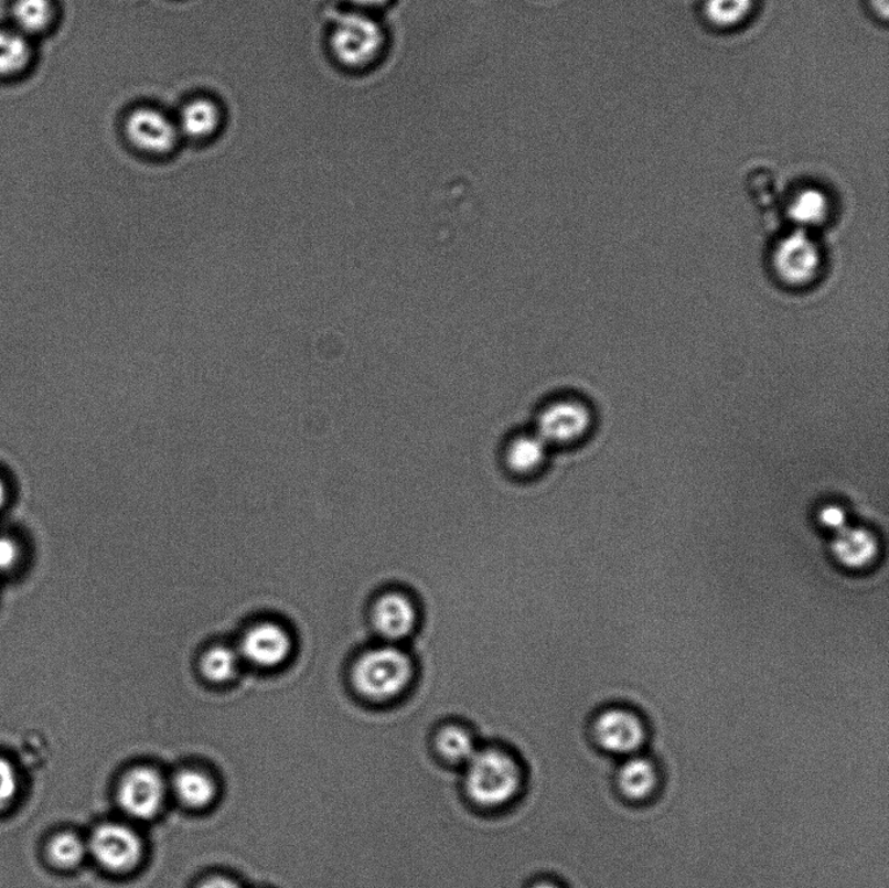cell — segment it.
<instances>
[{
    "label": "cell",
    "instance_id": "6da1fadb",
    "mask_svg": "<svg viewBox=\"0 0 889 888\" xmlns=\"http://www.w3.org/2000/svg\"><path fill=\"white\" fill-rule=\"evenodd\" d=\"M418 667L415 655L403 645L378 642L361 649L349 667L351 687L364 702L387 705L415 687Z\"/></svg>",
    "mask_w": 889,
    "mask_h": 888
},
{
    "label": "cell",
    "instance_id": "7a4b0ae2",
    "mask_svg": "<svg viewBox=\"0 0 889 888\" xmlns=\"http://www.w3.org/2000/svg\"><path fill=\"white\" fill-rule=\"evenodd\" d=\"M522 785V767L501 748H480L465 764V791L476 805H507L518 795Z\"/></svg>",
    "mask_w": 889,
    "mask_h": 888
},
{
    "label": "cell",
    "instance_id": "3957f363",
    "mask_svg": "<svg viewBox=\"0 0 889 888\" xmlns=\"http://www.w3.org/2000/svg\"><path fill=\"white\" fill-rule=\"evenodd\" d=\"M421 623V606L406 589H383L374 596L367 608L368 628L379 642L403 645L404 642L414 640Z\"/></svg>",
    "mask_w": 889,
    "mask_h": 888
},
{
    "label": "cell",
    "instance_id": "277c9868",
    "mask_svg": "<svg viewBox=\"0 0 889 888\" xmlns=\"http://www.w3.org/2000/svg\"><path fill=\"white\" fill-rule=\"evenodd\" d=\"M385 33L365 12H351L336 21L330 47L336 61L352 69L371 66L385 47Z\"/></svg>",
    "mask_w": 889,
    "mask_h": 888
},
{
    "label": "cell",
    "instance_id": "5b68a950",
    "mask_svg": "<svg viewBox=\"0 0 889 888\" xmlns=\"http://www.w3.org/2000/svg\"><path fill=\"white\" fill-rule=\"evenodd\" d=\"M772 269L790 287H804L818 276L822 255L818 245L804 231L780 239L771 256Z\"/></svg>",
    "mask_w": 889,
    "mask_h": 888
},
{
    "label": "cell",
    "instance_id": "8992f818",
    "mask_svg": "<svg viewBox=\"0 0 889 888\" xmlns=\"http://www.w3.org/2000/svg\"><path fill=\"white\" fill-rule=\"evenodd\" d=\"M126 137L141 153L164 157L173 153L180 140L176 121L154 107H139L129 113L125 125Z\"/></svg>",
    "mask_w": 889,
    "mask_h": 888
},
{
    "label": "cell",
    "instance_id": "52a82bcc",
    "mask_svg": "<svg viewBox=\"0 0 889 888\" xmlns=\"http://www.w3.org/2000/svg\"><path fill=\"white\" fill-rule=\"evenodd\" d=\"M236 648L243 662L256 668L275 670L291 656L293 640L286 627L264 620L249 627Z\"/></svg>",
    "mask_w": 889,
    "mask_h": 888
},
{
    "label": "cell",
    "instance_id": "ba28073f",
    "mask_svg": "<svg viewBox=\"0 0 889 888\" xmlns=\"http://www.w3.org/2000/svg\"><path fill=\"white\" fill-rule=\"evenodd\" d=\"M88 852L104 868L127 871L139 864L142 843L133 830L118 823H106L94 830L88 842Z\"/></svg>",
    "mask_w": 889,
    "mask_h": 888
},
{
    "label": "cell",
    "instance_id": "9c48e42d",
    "mask_svg": "<svg viewBox=\"0 0 889 888\" xmlns=\"http://www.w3.org/2000/svg\"><path fill=\"white\" fill-rule=\"evenodd\" d=\"M590 426L591 415L587 406L564 400L542 411L536 432L549 447H568L580 442Z\"/></svg>",
    "mask_w": 889,
    "mask_h": 888
},
{
    "label": "cell",
    "instance_id": "30bf717a",
    "mask_svg": "<svg viewBox=\"0 0 889 888\" xmlns=\"http://www.w3.org/2000/svg\"><path fill=\"white\" fill-rule=\"evenodd\" d=\"M165 785L153 769L139 768L122 778L118 790L120 807L137 820H150L161 811Z\"/></svg>",
    "mask_w": 889,
    "mask_h": 888
},
{
    "label": "cell",
    "instance_id": "8fae6325",
    "mask_svg": "<svg viewBox=\"0 0 889 888\" xmlns=\"http://www.w3.org/2000/svg\"><path fill=\"white\" fill-rule=\"evenodd\" d=\"M595 735L599 746L615 755L638 752L646 736L638 714L621 707H610L599 714L595 721Z\"/></svg>",
    "mask_w": 889,
    "mask_h": 888
},
{
    "label": "cell",
    "instance_id": "7c38bea8",
    "mask_svg": "<svg viewBox=\"0 0 889 888\" xmlns=\"http://www.w3.org/2000/svg\"><path fill=\"white\" fill-rule=\"evenodd\" d=\"M549 447L536 431L526 432L508 440L501 452L502 464L513 478L531 480L546 471Z\"/></svg>",
    "mask_w": 889,
    "mask_h": 888
},
{
    "label": "cell",
    "instance_id": "4fadbf2b",
    "mask_svg": "<svg viewBox=\"0 0 889 888\" xmlns=\"http://www.w3.org/2000/svg\"><path fill=\"white\" fill-rule=\"evenodd\" d=\"M879 544L876 534L864 526H845L834 534L831 553L845 568L858 570L869 567L877 559Z\"/></svg>",
    "mask_w": 889,
    "mask_h": 888
},
{
    "label": "cell",
    "instance_id": "5bb4252c",
    "mask_svg": "<svg viewBox=\"0 0 889 888\" xmlns=\"http://www.w3.org/2000/svg\"><path fill=\"white\" fill-rule=\"evenodd\" d=\"M222 110L215 100L201 97L186 103L176 121L179 132L192 140H206L219 131Z\"/></svg>",
    "mask_w": 889,
    "mask_h": 888
},
{
    "label": "cell",
    "instance_id": "9a60e30c",
    "mask_svg": "<svg viewBox=\"0 0 889 888\" xmlns=\"http://www.w3.org/2000/svg\"><path fill=\"white\" fill-rule=\"evenodd\" d=\"M619 789L628 799L641 801L647 799L657 785L655 764L647 758L632 757L620 768Z\"/></svg>",
    "mask_w": 889,
    "mask_h": 888
},
{
    "label": "cell",
    "instance_id": "2e32d148",
    "mask_svg": "<svg viewBox=\"0 0 889 888\" xmlns=\"http://www.w3.org/2000/svg\"><path fill=\"white\" fill-rule=\"evenodd\" d=\"M54 17L53 0H14L12 6L14 29L28 39L46 32Z\"/></svg>",
    "mask_w": 889,
    "mask_h": 888
},
{
    "label": "cell",
    "instance_id": "e0dca14e",
    "mask_svg": "<svg viewBox=\"0 0 889 888\" xmlns=\"http://www.w3.org/2000/svg\"><path fill=\"white\" fill-rule=\"evenodd\" d=\"M242 662L237 648L213 645L201 655L200 671L210 683L226 684L237 676Z\"/></svg>",
    "mask_w": 889,
    "mask_h": 888
},
{
    "label": "cell",
    "instance_id": "ac0fdd59",
    "mask_svg": "<svg viewBox=\"0 0 889 888\" xmlns=\"http://www.w3.org/2000/svg\"><path fill=\"white\" fill-rule=\"evenodd\" d=\"M436 742L438 752L444 760L464 767L480 749L471 729L461 725H447L440 728Z\"/></svg>",
    "mask_w": 889,
    "mask_h": 888
},
{
    "label": "cell",
    "instance_id": "d6986e66",
    "mask_svg": "<svg viewBox=\"0 0 889 888\" xmlns=\"http://www.w3.org/2000/svg\"><path fill=\"white\" fill-rule=\"evenodd\" d=\"M32 60V46L26 35L17 29H0V76L9 77L25 71Z\"/></svg>",
    "mask_w": 889,
    "mask_h": 888
},
{
    "label": "cell",
    "instance_id": "ffe728a7",
    "mask_svg": "<svg viewBox=\"0 0 889 888\" xmlns=\"http://www.w3.org/2000/svg\"><path fill=\"white\" fill-rule=\"evenodd\" d=\"M828 208L826 194L814 188H807L792 199L788 215L799 226L815 227L827 220Z\"/></svg>",
    "mask_w": 889,
    "mask_h": 888
},
{
    "label": "cell",
    "instance_id": "44dd1931",
    "mask_svg": "<svg viewBox=\"0 0 889 888\" xmlns=\"http://www.w3.org/2000/svg\"><path fill=\"white\" fill-rule=\"evenodd\" d=\"M173 790L180 801L191 807H202L212 803L215 785L204 772L185 770L179 772L173 781Z\"/></svg>",
    "mask_w": 889,
    "mask_h": 888
},
{
    "label": "cell",
    "instance_id": "7402d4cb",
    "mask_svg": "<svg viewBox=\"0 0 889 888\" xmlns=\"http://www.w3.org/2000/svg\"><path fill=\"white\" fill-rule=\"evenodd\" d=\"M86 852L88 844L74 833L56 835L47 847L49 857L62 869L76 868L83 863Z\"/></svg>",
    "mask_w": 889,
    "mask_h": 888
},
{
    "label": "cell",
    "instance_id": "603a6c76",
    "mask_svg": "<svg viewBox=\"0 0 889 888\" xmlns=\"http://www.w3.org/2000/svg\"><path fill=\"white\" fill-rule=\"evenodd\" d=\"M753 0H706L705 11L711 23L732 26L747 19Z\"/></svg>",
    "mask_w": 889,
    "mask_h": 888
},
{
    "label": "cell",
    "instance_id": "cb8c5ba5",
    "mask_svg": "<svg viewBox=\"0 0 889 888\" xmlns=\"http://www.w3.org/2000/svg\"><path fill=\"white\" fill-rule=\"evenodd\" d=\"M749 191L759 205L770 206L778 194L776 179L769 170H756L748 178Z\"/></svg>",
    "mask_w": 889,
    "mask_h": 888
},
{
    "label": "cell",
    "instance_id": "d4e9b609",
    "mask_svg": "<svg viewBox=\"0 0 889 888\" xmlns=\"http://www.w3.org/2000/svg\"><path fill=\"white\" fill-rule=\"evenodd\" d=\"M19 791L20 779L17 769L7 758L0 757V812L14 803Z\"/></svg>",
    "mask_w": 889,
    "mask_h": 888
},
{
    "label": "cell",
    "instance_id": "484cf974",
    "mask_svg": "<svg viewBox=\"0 0 889 888\" xmlns=\"http://www.w3.org/2000/svg\"><path fill=\"white\" fill-rule=\"evenodd\" d=\"M818 522L824 529L833 534L849 525L847 511L835 503L823 505L818 514Z\"/></svg>",
    "mask_w": 889,
    "mask_h": 888
},
{
    "label": "cell",
    "instance_id": "4316f807",
    "mask_svg": "<svg viewBox=\"0 0 889 888\" xmlns=\"http://www.w3.org/2000/svg\"><path fill=\"white\" fill-rule=\"evenodd\" d=\"M353 6H356L361 12L367 10H378L381 7L386 6L389 0H350Z\"/></svg>",
    "mask_w": 889,
    "mask_h": 888
},
{
    "label": "cell",
    "instance_id": "83f0119b",
    "mask_svg": "<svg viewBox=\"0 0 889 888\" xmlns=\"http://www.w3.org/2000/svg\"><path fill=\"white\" fill-rule=\"evenodd\" d=\"M199 888H240V886L227 878H212L205 880Z\"/></svg>",
    "mask_w": 889,
    "mask_h": 888
},
{
    "label": "cell",
    "instance_id": "f1b7e54d",
    "mask_svg": "<svg viewBox=\"0 0 889 888\" xmlns=\"http://www.w3.org/2000/svg\"><path fill=\"white\" fill-rule=\"evenodd\" d=\"M13 548L9 543H0V566H6V563L12 561Z\"/></svg>",
    "mask_w": 889,
    "mask_h": 888
},
{
    "label": "cell",
    "instance_id": "f546056e",
    "mask_svg": "<svg viewBox=\"0 0 889 888\" xmlns=\"http://www.w3.org/2000/svg\"><path fill=\"white\" fill-rule=\"evenodd\" d=\"M872 10H876L881 18L887 19L888 0H870Z\"/></svg>",
    "mask_w": 889,
    "mask_h": 888
},
{
    "label": "cell",
    "instance_id": "4dcf8cb0",
    "mask_svg": "<svg viewBox=\"0 0 889 888\" xmlns=\"http://www.w3.org/2000/svg\"><path fill=\"white\" fill-rule=\"evenodd\" d=\"M532 888H563V887L558 884L551 882V880H542V882L534 885Z\"/></svg>",
    "mask_w": 889,
    "mask_h": 888
},
{
    "label": "cell",
    "instance_id": "1f68e13d",
    "mask_svg": "<svg viewBox=\"0 0 889 888\" xmlns=\"http://www.w3.org/2000/svg\"><path fill=\"white\" fill-rule=\"evenodd\" d=\"M0 494H2V488H0Z\"/></svg>",
    "mask_w": 889,
    "mask_h": 888
}]
</instances>
